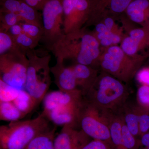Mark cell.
Returning <instances> with one entry per match:
<instances>
[{"label": "cell", "instance_id": "obj_35", "mask_svg": "<svg viewBox=\"0 0 149 149\" xmlns=\"http://www.w3.org/2000/svg\"><path fill=\"white\" fill-rule=\"evenodd\" d=\"M8 32L14 38L23 33V28L21 22L17 23L11 27Z\"/></svg>", "mask_w": 149, "mask_h": 149}, {"label": "cell", "instance_id": "obj_15", "mask_svg": "<svg viewBox=\"0 0 149 149\" xmlns=\"http://www.w3.org/2000/svg\"><path fill=\"white\" fill-rule=\"evenodd\" d=\"M124 14L131 22L149 29V0H133Z\"/></svg>", "mask_w": 149, "mask_h": 149}, {"label": "cell", "instance_id": "obj_2", "mask_svg": "<svg viewBox=\"0 0 149 149\" xmlns=\"http://www.w3.org/2000/svg\"><path fill=\"white\" fill-rule=\"evenodd\" d=\"M43 101L42 114L55 125L79 127L80 112L84 102L81 91L72 93L60 91L46 95Z\"/></svg>", "mask_w": 149, "mask_h": 149}, {"label": "cell", "instance_id": "obj_32", "mask_svg": "<svg viewBox=\"0 0 149 149\" xmlns=\"http://www.w3.org/2000/svg\"><path fill=\"white\" fill-rule=\"evenodd\" d=\"M136 77L141 85L149 86V65L142 67L137 72Z\"/></svg>", "mask_w": 149, "mask_h": 149}, {"label": "cell", "instance_id": "obj_10", "mask_svg": "<svg viewBox=\"0 0 149 149\" xmlns=\"http://www.w3.org/2000/svg\"><path fill=\"white\" fill-rule=\"evenodd\" d=\"M133 0H89L90 13L85 27L95 25L104 17H117L124 14Z\"/></svg>", "mask_w": 149, "mask_h": 149}, {"label": "cell", "instance_id": "obj_28", "mask_svg": "<svg viewBox=\"0 0 149 149\" xmlns=\"http://www.w3.org/2000/svg\"><path fill=\"white\" fill-rule=\"evenodd\" d=\"M21 23L23 33L38 42L42 40L44 35L43 27L35 24Z\"/></svg>", "mask_w": 149, "mask_h": 149}, {"label": "cell", "instance_id": "obj_4", "mask_svg": "<svg viewBox=\"0 0 149 149\" xmlns=\"http://www.w3.org/2000/svg\"><path fill=\"white\" fill-rule=\"evenodd\" d=\"M99 66L102 71L128 83L136 76L149 54L129 55L123 50L120 46L114 45L101 48Z\"/></svg>", "mask_w": 149, "mask_h": 149}, {"label": "cell", "instance_id": "obj_23", "mask_svg": "<svg viewBox=\"0 0 149 149\" xmlns=\"http://www.w3.org/2000/svg\"><path fill=\"white\" fill-rule=\"evenodd\" d=\"M122 136L123 149H139L140 147V139L136 138L129 131L125 125L123 118Z\"/></svg>", "mask_w": 149, "mask_h": 149}, {"label": "cell", "instance_id": "obj_11", "mask_svg": "<svg viewBox=\"0 0 149 149\" xmlns=\"http://www.w3.org/2000/svg\"><path fill=\"white\" fill-rule=\"evenodd\" d=\"M91 139L81 129L65 125L55 138L54 149H82Z\"/></svg>", "mask_w": 149, "mask_h": 149}, {"label": "cell", "instance_id": "obj_24", "mask_svg": "<svg viewBox=\"0 0 149 149\" xmlns=\"http://www.w3.org/2000/svg\"><path fill=\"white\" fill-rule=\"evenodd\" d=\"M21 22L18 14L0 12V32H8L11 27Z\"/></svg>", "mask_w": 149, "mask_h": 149}, {"label": "cell", "instance_id": "obj_18", "mask_svg": "<svg viewBox=\"0 0 149 149\" xmlns=\"http://www.w3.org/2000/svg\"><path fill=\"white\" fill-rule=\"evenodd\" d=\"M56 125L50 127L32 140L24 149H54Z\"/></svg>", "mask_w": 149, "mask_h": 149}, {"label": "cell", "instance_id": "obj_12", "mask_svg": "<svg viewBox=\"0 0 149 149\" xmlns=\"http://www.w3.org/2000/svg\"><path fill=\"white\" fill-rule=\"evenodd\" d=\"M125 35L120 44L123 50L129 55H135L149 48V29L130 27L124 29Z\"/></svg>", "mask_w": 149, "mask_h": 149}, {"label": "cell", "instance_id": "obj_6", "mask_svg": "<svg viewBox=\"0 0 149 149\" xmlns=\"http://www.w3.org/2000/svg\"><path fill=\"white\" fill-rule=\"evenodd\" d=\"M28 59L24 90L37 107L45 98L52 83L49 54H38L35 49L26 53Z\"/></svg>", "mask_w": 149, "mask_h": 149}, {"label": "cell", "instance_id": "obj_13", "mask_svg": "<svg viewBox=\"0 0 149 149\" xmlns=\"http://www.w3.org/2000/svg\"><path fill=\"white\" fill-rule=\"evenodd\" d=\"M64 62L56 60V64L51 68L55 83L59 91L63 93H72L80 91L77 87L72 67L65 66Z\"/></svg>", "mask_w": 149, "mask_h": 149}, {"label": "cell", "instance_id": "obj_33", "mask_svg": "<svg viewBox=\"0 0 149 149\" xmlns=\"http://www.w3.org/2000/svg\"><path fill=\"white\" fill-rule=\"evenodd\" d=\"M82 149H113V148L107 142L93 139L86 144Z\"/></svg>", "mask_w": 149, "mask_h": 149}, {"label": "cell", "instance_id": "obj_3", "mask_svg": "<svg viewBox=\"0 0 149 149\" xmlns=\"http://www.w3.org/2000/svg\"><path fill=\"white\" fill-rule=\"evenodd\" d=\"M129 95L125 83L102 70L93 87L83 97L96 106L119 113L128 102Z\"/></svg>", "mask_w": 149, "mask_h": 149}, {"label": "cell", "instance_id": "obj_14", "mask_svg": "<svg viewBox=\"0 0 149 149\" xmlns=\"http://www.w3.org/2000/svg\"><path fill=\"white\" fill-rule=\"evenodd\" d=\"M78 89L85 95L93 87L99 73L97 68L85 65L75 63L71 65Z\"/></svg>", "mask_w": 149, "mask_h": 149}, {"label": "cell", "instance_id": "obj_19", "mask_svg": "<svg viewBox=\"0 0 149 149\" xmlns=\"http://www.w3.org/2000/svg\"><path fill=\"white\" fill-rule=\"evenodd\" d=\"M123 118L120 113H113L109 123L110 134L114 149H123Z\"/></svg>", "mask_w": 149, "mask_h": 149}, {"label": "cell", "instance_id": "obj_5", "mask_svg": "<svg viewBox=\"0 0 149 149\" xmlns=\"http://www.w3.org/2000/svg\"><path fill=\"white\" fill-rule=\"evenodd\" d=\"M42 113L29 120L10 122L0 126V149H24L37 136L50 127Z\"/></svg>", "mask_w": 149, "mask_h": 149}, {"label": "cell", "instance_id": "obj_34", "mask_svg": "<svg viewBox=\"0 0 149 149\" xmlns=\"http://www.w3.org/2000/svg\"><path fill=\"white\" fill-rule=\"evenodd\" d=\"M37 10H42L48 0H21Z\"/></svg>", "mask_w": 149, "mask_h": 149}, {"label": "cell", "instance_id": "obj_31", "mask_svg": "<svg viewBox=\"0 0 149 149\" xmlns=\"http://www.w3.org/2000/svg\"><path fill=\"white\" fill-rule=\"evenodd\" d=\"M20 4V0H0V12L11 13L18 15Z\"/></svg>", "mask_w": 149, "mask_h": 149}, {"label": "cell", "instance_id": "obj_36", "mask_svg": "<svg viewBox=\"0 0 149 149\" xmlns=\"http://www.w3.org/2000/svg\"><path fill=\"white\" fill-rule=\"evenodd\" d=\"M139 149H149V131L140 137Z\"/></svg>", "mask_w": 149, "mask_h": 149}, {"label": "cell", "instance_id": "obj_9", "mask_svg": "<svg viewBox=\"0 0 149 149\" xmlns=\"http://www.w3.org/2000/svg\"><path fill=\"white\" fill-rule=\"evenodd\" d=\"M63 0H48L42 10L44 35L42 40L48 49L64 34Z\"/></svg>", "mask_w": 149, "mask_h": 149}, {"label": "cell", "instance_id": "obj_27", "mask_svg": "<svg viewBox=\"0 0 149 149\" xmlns=\"http://www.w3.org/2000/svg\"><path fill=\"white\" fill-rule=\"evenodd\" d=\"M17 48L13 37L8 32H0V55Z\"/></svg>", "mask_w": 149, "mask_h": 149}, {"label": "cell", "instance_id": "obj_8", "mask_svg": "<svg viewBox=\"0 0 149 149\" xmlns=\"http://www.w3.org/2000/svg\"><path fill=\"white\" fill-rule=\"evenodd\" d=\"M28 59L19 48L0 55V80L11 86L24 90Z\"/></svg>", "mask_w": 149, "mask_h": 149}, {"label": "cell", "instance_id": "obj_22", "mask_svg": "<svg viewBox=\"0 0 149 149\" xmlns=\"http://www.w3.org/2000/svg\"><path fill=\"white\" fill-rule=\"evenodd\" d=\"M11 102L26 116L36 108L32 98L24 90H19L18 95Z\"/></svg>", "mask_w": 149, "mask_h": 149}, {"label": "cell", "instance_id": "obj_29", "mask_svg": "<svg viewBox=\"0 0 149 149\" xmlns=\"http://www.w3.org/2000/svg\"><path fill=\"white\" fill-rule=\"evenodd\" d=\"M137 104L139 107L149 110V86L141 85L138 88L136 95Z\"/></svg>", "mask_w": 149, "mask_h": 149}, {"label": "cell", "instance_id": "obj_1", "mask_svg": "<svg viewBox=\"0 0 149 149\" xmlns=\"http://www.w3.org/2000/svg\"><path fill=\"white\" fill-rule=\"evenodd\" d=\"M49 50L56 60L64 61L71 59L75 63L96 68L102 52L101 47L92 32L86 27L64 34Z\"/></svg>", "mask_w": 149, "mask_h": 149}, {"label": "cell", "instance_id": "obj_25", "mask_svg": "<svg viewBox=\"0 0 149 149\" xmlns=\"http://www.w3.org/2000/svg\"><path fill=\"white\" fill-rule=\"evenodd\" d=\"M17 47L26 54L27 51L35 49L39 42L23 33L15 38Z\"/></svg>", "mask_w": 149, "mask_h": 149}, {"label": "cell", "instance_id": "obj_26", "mask_svg": "<svg viewBox=\"0 0 149 149\" xmlns=\"http://www.w3.org/2000/svg\"><path fill=\"white\" fill-rule=\"evenodd\" d=\"M19 90L0 80V101H13L18 95Z\"/></svg>", "mask_w": 149, "mask_h": 149}, {"label": "cell", "instance_id": "obj_20", "mask_svg": "<svg viewBox=\"0 0 149 149\" xmlns=\"http://www.w3.org/2000/svg\"><path fill=\"white\" fill-rule=\"evenodd\" d=\"M38 11L21 1L20 9L18 13L20 22L35 24L43 27L42 17Z\"/></svg>", "mask_w": 149, "mask_h": 149}, {"label": "cell", "instance_id": "obj_21", "mask_svg": "<svg viewBox=\"0 0 149 149\" xmlns=\"http://www.w3.org/2000/svg\"><path fill=\"white\" fill-rule=\"evenodd\" d=\"M26 116L11 102L0 101V120L17 121Z\"/></svg>", "mask_w": 149, "mask_h": 149}, {"label": "cell", "instance_id": "obj_17", "mask_svg": "<svg viewBox=\"0 0 149 149\" xmlns=\"http://www.w3.org/2000/svg\"><path fill=\"white\" fill-rule=\"evenodd\" d=\"M119 113L121 114L128 130L136 138L140 139L139 107L137 103L128 102Z\"/></svg>", "mask_w": 149, "mask_h": 149}, {"label": "cell", "instance_id": "obj_7", "mask_svg": "<svg viewBox=\"0 0 149 149\" xmlns=\"http://www.w3.org/2000/svg\"><path fill=\"white\" fill-rule=\"evenodd\" d=\"M113 113H114L96 106L84 98L79 127L91 139L107 142L113 147L109 130L110 120Z\"/></svg>", "mask_w": 149, "mask_h": 149}, {"label": "cell", "instance_id": "obj_30", "mask_svg": "<svg viewBox=\"0 0 149 149\" xmlns=\"http://www.w3.org/2000/svg\"><path fill=\"white\" fill-rule=\"evenodd\" d=\"M139 107V128L140 137L149 131V110Z\"/></svg>", "mask_w": 149, "mask_h": 149}, {"label": "cell", "instance_id": "obj_16", "mask_svg": "<svg viewBox=\"0 0 149 149\" xmlns=\"http://www.w3.org/2000/svg\"><path fill=\"white\" fill-rule=\"evenodd\" d=\"M94 26L95 28L92 33L97 40L101 48L118 45V44H120L124 37L113 32L101 21Z\"/></svg>", "mask_w": 149, "mask_h": 149}]
</instances>
